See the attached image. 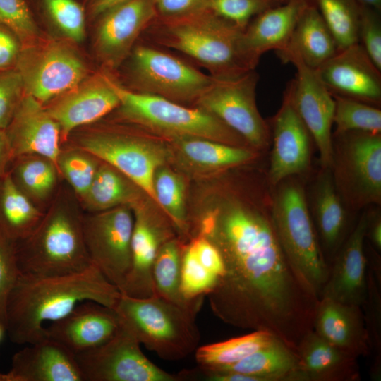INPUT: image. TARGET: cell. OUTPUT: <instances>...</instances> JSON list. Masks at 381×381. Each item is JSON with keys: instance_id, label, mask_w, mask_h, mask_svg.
Instances as JSON below:
<instances>
[{"instance_id": "obj_50", "label": "cell", "mask_w": 381, "mask_h": 381, "mask_svg": "<svg viewBox=\"0 0 381 381\" xmlns=\"http://www.w3.org/2000/svg\"><path fill=\"white\" fill-rule=\"evenodd\" d=\"M157 15L175 17L205 9L206 0H155Z\"/></svg>"}, {"instance_id": "obj_48", "label": "cell", "mask_w": 381, "mask_h": 381, "mask_svg": "<svg viewBox=\"0 0 381 381\" xmlns=\"http://www.w3.org/2000/svg\"><path fill=\"white\" fill-rule=\"evenodd\" d=\"M188 241L200 262L219 279L224 272V263L214 245L200 235L193 236Z\"/></svg>"}, {"instance_id": "obj_24", "label": "cell", "mask_w": 381, "mask_h": 381, "mask_svg": "<svg viewBox=\"0 0 381 381\" xmlns=\"http://www.w3.org/2000/svg\"><path fill=\"white\" fill-rule=\"evenodd\" d=\"M311 217L329 267L349 231L348 210L340 197L330 168H321L311 188Z\"/></svg>"}, {"instance_id": "obj_30", "label": "cell", "mask_w": 381, "mask_h": 381, "mask_svg": "<svg viewBox=\"0 0 381 381\" xmlns=\"http://www.w3.org/2000/svg\"><path fill=\"white\" fill-rule=\"evenodd\" d=\"M203 367L249 375L260 381H306L297 354L278 339L236 363Z\"/></svg>"}, {"instance_id": "obj_42", "label": "cell", "mask_w": 381, "mask_h": 381, "mask_svg": "<svg viewBox=\"0 0 381 381\" xmlns=\"http://www.w3.org/2000/svg\"><path fill=\"white\" fill-rule=\"evenodd\" d=\"M217 277L208 271L198 260L189 241L184 245L181 270V292L191 301L207 296L214 288Z\"/></svg>"}, {"instance_id": "obj_35", "label": "cell", "mask_w": 381, "mask_h": 381, "mask_svg": "<svg viewBox=\"0 0 381 381\" xmlns=\"http://www.w3.org/2000/svg\"><path fill=\"white\" fill-rule=\"evenodd\" d=\"M34 17L39 16L59 30L64 39L80 43L85 37L87 20L85 0H26Z\"/></svg>"}, {"instance_id": "obj_54", "label": "cell", "mask_w": 381, "mask_h": 381, "mask_svg": "<svg viewBox=\"0 0 381 381\" xmlns=\"http://www.w3.org/2000/svg\"><path fill=\"white\" fill-rule=\"evenodd\" d=\"M361 5L366 6L379 11L381 10V0H357Z\"/></svg>"}, {"instance_id": "obj_55", "label": "cell", "mask_w": 381, "mask_h": 381, "mask_svg": "<svg viewBox=\"0 0 381 381\" xmlns=\"http://www.w3.org/2000/svg\"><path fill=\"white\" fill-rule=\"evenodd\" d=\"M282 1H284V2H286V1H291V0H282ZM303 1H311L312 0H303Z\"/></svg>"}, {"instance_id": "obj_31", "label": "cell", "mask_w": 381, "mask_h": 381, "mask_svg": "<svg viewBox=\"0 0 381 381\" xmlns=\"http://www.w3.org/2000/svg\"><path fill=\"white\" fill-rule=\"evenodd\" d=\"M142 195L145 193L124 174L101 161L90 186L80 200L87 211L95 213L121 205L133 208L142 203Z\"/></svg>"}, {"instance_id": "obj_40", "label": "cell", "mask_w": 381, "mask_h": 381, "mask_svg": "<svg viewBox=\"0 0 381 381\" xmlns=\"http://www.w3.org/2000/svg\"><path fill=\"white\" fill-rule=\"evenodd\" d=\"M100 162L90 152L69 145L61 148L57 168L80 199L90 186Z\"/></svg>"}, {"instance_id": "obj_36", "label": "cell", "mask_w": 381, "mask_h": 381, "mask_svg": "<svg viewBox=\"0 0 381 381\" xmlns=\"http://www.w3.org/2000/svg\"><path fill=\"white\" fill-rule=\"evenodd\" d=\"M8 171L17 186L32 200L43 201L52 193L57 182L56 166L37 155L15 158Z\"/></svg>"}, {"instance_id": "obj_53", "label": "cell", "mask_w": 381, "mask_h": 381, "mask_svg": "<svg viewBox=\"0 0 381 381\" xmlns=\"http://www.w3.org/2000/svg\"><path fill=\"white\" fill-rule=\"evenodd\" d=\"M12 155L5 129H0V179L8 171Z\"/></svg>"}, {"instance_id": "obj_26", "label": "cell", "mask_w": 381, "mask_h": 381, "mask_svg": "<svg viewBox=\"0 0 381 381\" xmlns=\"http://www.w3.org/2000/svg\"><path fill=\"white\" fill-rule=\"evenodd\" d=\"M310 1L291 0L270 7L255 16L242 31L243 52L254 68L261 56L287 45L298 17Z\"/></svg>"}, {"instance_id": "obj_23", "label": "cell", "mask_w": 381, "mask_h": 381, "mask_svg": "<svg viewBox=\"0 0 381 381\" xmlns=\"http://www.w3.org/2000/svg\"><path fill=\"white\" fill-rule=\"evenodd\" d=\"M3 374L4 381H84L75 353L49 337L16 352Z\"/></svg>"}, {"instance_id": "obj_8", "label": "cell", "mask_w": 381, "mask_h": 381, "mask_svg": "<svg viewBox=\"0 0 381 381\" xmlns=\"http://www.w3.org/2000/svg\"><path fill=\"white\" fill-rule=\"evenodd\" d=\"M124 65L125 84L135 92L194 106L213 78L166 49L138 42Z\"/></svg>"}, {"instance_id": "obj_17", "label": "cell", "mask_w": 381, "mask_h": 381, "mask_svg": "<svg viewBox=\"0 0 381 381\" xmlns=\"http://www.w3.org/2000/svg\"><path fill=\"white\" fill-rule=\"evenodd\" d=\"M267 122L272 150L266 177L274 187L283 180L301 176L310 169L314 142L285 92L279 109Z\"/></svg>"}, {"instance_id": "obj_5", "label": "cell", "mask_w": 381, "mask_h": 381, "mask_svg": "<svg viewBox=\"0 0 381 381\" xmlns=\"http://www.w3.org/2000/svg\"><path fill=\"white\" fill-rule=\"evenodd\" d=\"M83 218L68 204L56 202L35 229L16 242L20 275L43 277L81 272L92 263L87 255Z\"/></svg>"}, {"instance_id": "obj_13", "label": "cell", "mask_w": 381, "mask_h": 381, "mask_svg": "<svg viewBox=\"0 0 381 381\" xmlns=\"http://www.w3.org/2000/svg\"><path fill=\"white\" fill-rule=\"evenodd\" d=\"M122 325L108 341L75 354L84 381H181L149 360Z\"/></svg>"}, {"instance_id": "obj_29", "label": "cell", "mask_w": 381, "mask_h": 381, "mask_svg": "<svg viewBox=\"0 0 381 381\" xmlns=\"http://www.w3.org/2000/svg\"><path fill=\"white\" fill-rule=\"evenodd\" d=\"M172 157L199 171L223 172L249 164L261 152L246 147L234 146L200 138H180L167 140Z\"/></svg>"}, {"instance_id": "obj_10", "label": "cell", "mask_w": 381, "mask_h": 381, "mask_svg": "<svg viewBox=\"0 0 381 381\" xmlns=\"http://www.w3.org/2000/svg\"><path fill=\"white\" fill-rule=\"evenodd\" d=\"M71 43L41 36L23 46L16 68L24 94L44 105L90 75L87 64Z\"/></svg>"}, {"instance_id": "obj_1", "label": "cell", "mask_w": 381, "mask_h": 381, "mask_svg": "<svg viewBox=\"0 0 381 381\" xmlns=\"http://www.w3.org/2000/svg\"><path fill=\"white\" fill-rule=\"evenodd\" d=\"M121 296L93 264L60 276L20 274L6 303V332L16 344H33L47 337L45 322L64 318L79 303L92 301L114 309Z\"/></svg>"}, {"instance_id": "obj_27", "label": "cell", "mask_w": 381, "mask_h": 381, "mask_svg": "<svg viewBox=\"0 0 381 381\" xmlns=\"http://www.w3.org/2000/svg\"><path fill=\"white\" fill-rule=\"evenodd\" d=\"M337 51L334 37L310 1L301 11L287 45L277 54L284 63L298 60L318 69Z\"/></svg>"}, {"instance_id": "obj_43", "label": "cell", "mask_w": 381, "mask_h": 381, "mask_svg": "<svg viewBox=\"0 0 381 381\" xmlns=\"http://www.w3.org/2000/svg\"><path fill=\"white\" fill-rule=\"evenodd\" d=\"M284 2L282 0H206L205 8L243 31L258 14Z\"/></svg>"}, {"instance_id": "obj_52", "label": "cell", "mask_w": 381, "mask_h": 381, "mask_svg": "<svg viewBox=\"0 0 381 381\" xmlns=\"http://www.w3.org/2000/svg\"><path fill=\"white\" fill-rule=\"evenodd\" d=\"M128 0H85L87 18L92 22L109 8Z\"/></svg>"}, {"instance_id": "obj_25", "label": "cell", "mask_w": 381, "mask_h": 381, "mask_svg": "<svg viewBox=\"0 0 381 381\" xmlns=\"http://www.w3.org/2000/svg\"><path fill=\"white\" fill-rule=\"evenodd\" d=\"M313 329L331 344L357 358L370 354L361 306L321 297L315 306Z\"/></svg>"}, {"instance_id": "obj_11", "label": "cell", "mask_w": 381, "mask_h": 381, "mask_svg": "<svg viewBox=\"0 0 381 381\" xmlns=\"http://www.w3.org/2000/svg\"><path fill=\"white\" fill-rule=\"evenodd\" d=\"M258 80L255 69L234 78H213L194 106L218 118L262 153L271 145V133L257 107Z\"/></svg>"}, {"instance_id": "obj_45", "label": "cell", "mask_w": 381, "mask_h": 381, "mask_svg": "<svg viewBox=\"0 0 381 381\" xmlns=\"http://www.w3.org/2000/svg\"><path fill=\"white\" fill-rule=\"evenodd\" d=\"M19 275L16 241L0 231V324L5 329L7 300Z\"/></svg>"}, {"instance_id": "obj_41", "label": "cell", "mask_w": 381, "mask_h": 381, "mask_svg": "<svg viewBox=\"0 0 381 381\" xmlns=\"http://www.w3.org/2000/svg\"><path fill=\"white\" fill-rule=\"evenodd\" d=\"M381 286L372 272L367 270V293L361 306L368 334L370 353L374 355L371 367L373 378H380L381 375Z\"/></svg>"}, {"instance_id": "obj_44", "label": "cell", "mask_w": 381, "mask_h": 381, "mask_svg": "<svg viewBox=\"0 0 381 381\" xmlns=\"http://www.w3.org/2000/svg\"><path fill=\"white\" fill-rule=\"evenodd\" d=\"M0 23L9 28L23 46L41 37L37 20L26 0H0Z\"/></svg>"}, {"instance_id": "obj_4", "label": "cell", "mask_w": 381, "mask_h": 381, "mask_svg": "<svg viewBox=\"0 0 381 381\" xmlns=\"http://www.w3.org/2000/svg\"><path fill=\"white\" fill-rule=\"evenodd\" d=\"M272 221L291 267L306 288L319 299L329 267L320 245L300 176L287 178L272 187Z\"/></svg>"}, {"instance_id": "obj_33", "label": "cell", "mask_w": 381, "mask_h": 381, "mask_svg": "<svg viewBox=\"0 0 381 381\" xmlns=\"http://www.w3.org/2000/svg\"><path fill=\"white\" fill-rule=\"evenodd\" d=\"M185 242L173 236L160 246L152 266L155 294L183 307L201 308L203 298L188 301L181 292V270Z\"/></svg>"}, {"instance_id": "obj_19", "label": "cell", "mask_w": 381, "mask_h": 381, "mask_svg": "<svg viewBox=\"0 0 381 381\" xmlns=\"http://www.w3.org/2000/svg\"><path fill=\"white\" fill-rule=\"evenodd\" d=\"M134 224L131 238V267L121 292L144 298L155 294L152 266L162 244L175 236L167 217L145 209L143 202L133 208Z\"/></svg>"}, {"instance_id": "obj_38", "label": "cell", "mask_w": 381, "mask_h": 381, "mask_svg": "<svg viewBox=\"0 0 381 381\" xmlns=\"http://www.w3.org/2000/svg\"><path fill=\"white\" fill-rule=\"evenodd\" d=\"M337 42L338 50L358 42L361 4L357 0H312Z\"/></svg>"}, {"instance_id": "obj_51", "label": "cell", "mask_w": 381, "mask_h": 381, "mask_svg": "<svg viewBox=\"0 0 381 381\" xmlns=\"http://www.w3.org/2000/svg\"><path fill=\"white\" fill-rule=\"evenodd\" d=\"M366 237L370 242L373 248L380 253L381 250V217L380 212H376L373 214L368 212Z\"/></svg>"}, {"instance_id": "obj_18", "label": "cell", "mask_w": 381, "mask_h": 381, "mask_svg": "<svg viewBox=\"0 0 381 381\" xmlns=\"http://www.w3.org/2000/svg\"><path fill=\"white\" fill-rule=\"evenodd\" d=\"M332 95L381 105V70L358 42L339 49L317 69Z\"/></svg>"}, {"instance_id": "obj_21", "label": "cell", "mask_w": 381, "mask_h": 381, "mask_svg": "<svg viewBox=\"0 0 381 381\" xmlns=\"http://www.w3.org/2000/svg\"><path fill=\"white\" fill-rule=\"evenodd\" d=\"M5 130L12 161L20 156L37 155L50 159L57 167L62 144L61 130L37 99L24 94Z\"/></svg>"}, {"instance_id": "obj_28", "label": "cell", "mask_w": 381, "mask_h": 381, "mask_svg": "<svg viewBox=\"0 0 381 381\" xmlns=\"http://www.w3.org/2000/svg\"><path fill=\"white\" fill-rule=\"evenodd\" d=\"M296 354L306 381H358V358L331 344L313 329L299 342Z\"/></svg>"}, {"instance_id": "obj_47", "label": "cell", "mask_w": 381, "mask_h": 381, "mask_svg": "<svg viewBox=\"0 0 381 381\" xmlns=\"http://www.w3.org/2000/svg\"><path fill=\"white\" fill-rule=\"evenodd\" d=\"M23 95V85L18 70L0 71V129L8 127Z\"/></svg>"}, {"instance_id": "obj_39", "label": "cell", "mask_w": 381, "mask_h": 381, "mask_svg": "<svg viewBox=\"0 0 381 381\" xmlns=\"http://www.w3.org/2000/svg\"><path fill=\"white\" fill-rule=\"evenodd\" d=\"M334 99L333 133L361 131L381 133V109L358 100L332 95Z\"/></svg>"}, {"instance_id": "obj_12", "label": "cell", "mask_w": 381, "mask_h": 381, "mask_svg": "<svg viewBox=\"0 0 381 381\" xmlns=\"http://www.w3.org/2000/svg\"><path fill=\"white\" fill-rule=\"evenodd\" d=\"M133 224V211L127 205L83 218L84 242L91 262L120 291L131 267Z\"/></svg>"}, {"instance_id": "obj_37", "label": "cell", "mask_w": 381, "mask_h": 381, "mask_svg": "<svg viewBox=\"0 0 381 381\" xmlns=\"http://www.w3.org/2000/svg\"><path fill=\"white\" fill-rule=\"evenodd\" d=\"M277 338L270 333L256 330L223 341L206 344L195 349L199 365L223 366L236 363Z\"/></svg>"}, {"instance_id": "obj_32", "label": "cell", "mask_w": 381, "mask_h": 381, "mask_svg": "<svg viewBox=\"0 0 381 381\" xmlns=\"http://www.w3.org/2000/svg\"><path fill=\"white\" fill-rule=\"evenodd\" d=\"M43 216L8 171L0 179V231L16 242L27 237Z\"/></svg>"}, {"instance_id": "obj_34", "label": "cell", "mask_w": 381, "mask_h": 381, "mask_svg": "<svg viewBox=\"0 0 381 381\" xmlns=\"http://www.w3.org/2000/svg\"><path fill=\"white\" fill-rule=\"evenodd\" d=\"M155 202L169 219L179 238L186 243L191 238L186 207L184 179L166 165L159 167L153 177Z\"/></svg>"}, {"instance_id": "obj_2", "label": "cell", "mask_w": 381, "mask_h": 381, "mask_svg": "<svg viewBox=\"0 0 381 381\" xmlns=\"http://www.w3.org/2000/svg\"><path fill=\"white\" fill-rule=\"evenodd\" d=\"M242 30L207 9L175 17H157L144 40L187 56L213 78H234L255 70L241 44Z\"/></svg>"}, {"instance_id": "obj_7", "label": "cell", "mask_w": 381, "mask_h": 381, "mask_svg": "<svg viewBox=\"0 0 381 381\" xmlns=\"http://www.w3.org/2000/svg\"><path fill=\"white\" fill-rule=\"evenodd\" d=\"M200 308L183 307L156 294L138 298L121 294L114 308L121 325L161 358L177 361L200 341L196 315Z\"/></svg>"}, {"instance_id": "obj_22", "label": "cell", "mask_w": 381, "mask_h": 381, "mask_svg": "<svg viewBox=\"0 0 381 381\" xmlns=\"http://www.w3.org/2000/svg\"><path fill=\"white\" fill-rule=\"evenodd\" d=\"M121 326L114 309L85 301L64 318L51 322L46 327V334L76 354L104 344L118 332Z\"/></svg>"}, {"instance_id": "obj_3", "label": "cell", "mask_w": 381, "mask_h": 381, "mask_svg": "<svg viewBox=\"0 0 381 381\" xmlns=\"http://www.w3.org/2000/svg\"><path fill=\"white\" fill-rule=\"evenodd\" d=\"M164 140L137 126L116 121L78 128L66 141L119 170L155 202L154 174L172 158L170 145Z\"/></svg>"}, {"instance_id": "obj_49", "label": "cell", "mask_w": 381, "mask_h": 381, "mask_svg": "<svg viewBox=\"0 0 381 381\" xmlns=\"http://www.w3.org/2000/svg\"><path fill=\"white\" fill-rule=\"evenodd\" d=\"M22 47L18 37L0 23V71L16 68Z\"/></svg>"}, {"instance_id": "obj_14", "label": "cell", "mask_w": 381, "mask_h": 381, "mask_svg": "<svg viewBox=\"0 0 381 381\" xmlns=\"http://www.w3.org/2000/svg\"><path fill=\"white\" fill-rule=\"evenodd\" d=\"M157 16L155 0H128L92 21L93 49L103 71L111 73L119 69Z\"/></svg>"}, {"instance_id": "obj_15", "label": "cell", "mask_w": 381, "mask_h": 381, "mask_svg": "<svg viewBox=\"0 0 381 381\" xmlns=\"http://www.w3.org/2000/svg\"><path fill=\"white\" fill-rule=\"evenodd\" d=\"M290 64L296 68V74L284 92L318 148L321 168H330L333 155L334 99L321 80L317 69L298 60Z\"/></svg>"}, {"instance_id": "obj_6", "label": "cell", "mask_w": 381, "mask_h": 381, "mask_svg": "<svg viewBox=\"0 0 381 381\" xmlns=\"http://www.w3.org/2000/svg\"><path fill=\"white\" fill-rule=\"evenodd\" d=\"M111 81L120 101L114 110L117 121L137 126L165 140L200 138L250 147L218 118L199 107L135 92L122 85L112 74Z\"/></svg>"}, {"instance_id": "obj_16", "label": "cell", "mask_w": 381, "mask_h": 381, "mask_svg": "<svg viewBox=\"0 0 381 381\" xmlns=\"http://www.w3.org/2000/svg\"><path fill=\"white\" fill-rule=\"evenodd\" d=\"M119 104L110 73L101 71L88 75L44 107L58 123L63 144L73 131L99 121Z\"/></svg>"}, {"instance_id": "obj_9", "label": "cell", "mask_w": 381, "mask_h": 381, "mask_svg": "<svg viewBox=\"0 0 381 381\" xmlns=\"http://www.w3.org/2000/svg\"><path fill=\"white\" fill-rule=\"evenodd\" d=\"M330 167L336 188L349 211L381 203V133H333Z\"/></svg>"}, {"instance_id": "obj_46", "label": "cell", "mask_w": 381, "mask_h": 381, "mask_svg": "<svg viewBox=\"0 0 381 381\" xmlns=\"http://www.w3.org/2000/svg\"><path fill=\"white\" fill-rule=\"evenodd\" d=\"M358 37V43L381 70V19L379 11L361 5Z\"/></svg>"}, {"instance_id": "obj_20", "label": "cell", "mask_w": 381, "mask_h": 381, "mask_svg": "<svg viewBox=\"0 0 381 381\" xmlns=\"http://www.w3.org/2000/svg\"><path fill=\"white\" fill-rule=\"evenodd\" d=\"M368 217L364 211L335 255L320 298L362 306L367 293Z\"/></svg>"}]
</instances>
